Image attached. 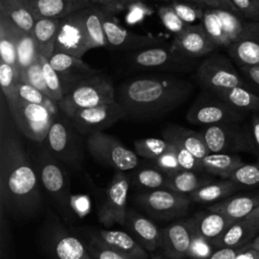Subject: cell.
I'll use <instances>...</instances> for the list:
<instances>
[{"label": "cell", "mask_w": 259, "mask_h": 259, "mask_svg": "<svg viewBox=\"0 0 259 259\" xmlns=\"http://www.w3.org/2000/svg\"><path fill=\"white\" fill-rule=\"evenodd\" d=\"M158 16L162 24L174 35L180 34L189 25L178 16L170 4L160 6L158 9Z\"/></svg>", "instance_id": "obj_45"}, {"label": "cell", "mask_w": 259, "mask_h": 259, "mask_svg": "<svg viewBox=\"0 0 259 259\" xmlns=\"http://www.w3.org/2000/svg\"><path fill=\"white\" fill-rule=\"evenodd\" d=\"M126 112L117 101L83 108L72 114L69 119L81 135L102 132L117 120L125 118Z\"/></svg>", "instance_id": "obj_15"}, {"label": "cell", "mask_w": 259, "mask_h": 259, "mask_svg": "<svg viewBox=\"0 0 259 259\" xmlns=\"http://www.w3.org/2000/svg\"><path fill=\"white\" fill-rule=\"evenodd\" d=\"M259 258V251L251 249L248 247L244 249L242 252H240L234 259H258Z\"/></svg>", "instance_id": "obj_55"}, {"label": "cell", "mask_w": 259, "mask_h": 259, "mask_svg": "<svg viewBox=\"0 0 259 259\" xmlns=\"http://www.w3.org/2000/svg\"><path fill=\"white\" fill-rule=\"evenodd\" d=\"M0 14L26 32L32 31L36 21L28 0H0Z\"/></svg>", "instance_id": "obj_30"}, {"label": "cell", "mask_w": 259, "mask_h": 259, "mask_svg": "<svg viewBox=\"0 0 259 259\" xmlns=\"http://www.w3.org/2000/svg\"><path fill=\"white\" fill-rule=\"evenodd\" d=\"M259 233V226L241 219L234 221L223 235L212 242L215 248H238L246 246Z\"/></svg>", "instance_id": "obj_28"}, {"label": "cell", "mask_w": 259, "mask_h": 259, "mask_svg": "<svg viewBox=\"0 0 259 259\" xmlns=\"http://www.w3.org/2000/svg\"><path fill=\"white\" fill-rule=\"evenodd\" d=\"M195 78L201 88L210 93L237 86L249 87L231 59L222 54H210L200 61Z\"/></svg>", "instance_id": "obj_10"}, {"label": "cell", "mask_w": 259, "mask_h": 259, "mask_svg": "<svg viewBox=\"0 0 259 259\" xmlns=\"http://www.w3.org/2000/svg\"><path fill=\"white\" fill-rule=\"evenodd\" d=\"M144 0H120L119 6H121V5H123V6H131V5H134V4L141 3Z\"/></svg>", "instance_id": "obj_60"}, {"label": "cell", "mask_w": 259, "mask_h": 259, "mask_svg": "<svg viewBox=\"0 0 259 259\" xmlns=\"http://www.w3.org/2000/svg\"><path fill=\"white\" fill-rule=\"evenodd\" d=\"M36 160L44 189L63 220L72 221L74 211L71 204L70 180L63 163L57 160L45 146L39 150Z\"/></svg>", "instance_id": "obj_4"}, {"label": "cell", "mask_w": 259, "mask_h": 259, "mask_svg": "<svg viewBox=\"0 0 259 259\" xmlns=\"http://www.w3.org/2000/svg\"><path fill=\"white\" fill-rule=\"evenodd\" d=\"M246 248L247 245L238 248H217L208 257L203 259H234Z\"/></svg>", "instance_id": "obj_54"}, {"label": "cell", "mask_w": 259, "mask_h": 259, "mask_svg": "<svg viewBox=\"0 0 259 259\" xmlns=\"http://www.w3.org/2000/svg\"><path fill=\"white\" fill-rule=\"evenodd\" d=\"M240 189L241 187L239 185H237L230 179H225L213 183H207L199 187L198 189L190 192L188 196L190 197L191 201L207 203L225 199Z\"/></svg>", "instance_id": "obj_33"}, {"label": "cell", "mask_w": 259, "mask_h": 259, "mask_svg": "<svg viewBox=\"0 0 259 259\" xmlns=\"http://www.w3.org/2000/svg\"><path fill=\"white\" fill-rule=\"evenodd\" d=\"M128 186L126 175L122 171H118L107 187L104 201L99 209L98 219L106 227H110L113 224H125Z\"/></svg>", "instance_id": "obj_17"}, {"label": "cell", "mask_w": 259, "mask_h": 259, "mask_svg": "<svg viewBox=\"0 0 259 259\" xmlns=\"http://www.w3.org/2000/svg\"><path fill=\"white\" fill-rule=\"evenodd\" d=\"M184 1L201 4V5H204L206 7H210V8L227 9V10H231V11L240 13L238 11V9L235 7V5L232 3L231 0H184Z\"/></svg>", "instance_id": "obj_53"}, {"label": "cell", "mask_w": 259, "mask_h": 259, "mask_svg": "<svg viewBox=\"0 0 259 259\" xmlns=\"http://www.w3.org/2000/svg\"><path fill=\"white\" fill-rule=\"evenodd\" d=\"M11 232L8 223V215L0 207V259L11 258Z\"/></svg>", "instance_id": "obj_48"}, {"label": "cell", "mask_w": 259, "mask_h": 259, "mask_svg": "<svg viewBox=\"0 0 259 259\" xmlns=\"http://www.w3.org/2000/svg\"><path fill=\"white\" fill-rule=\"evenodd\" d=\"M199 60L182 55L171 45L153 47L126 56L131 69L159 73H189L196 70Z\"/></svg>", "instance_id": "obj_5"}, {"label": "cell", "mask_w": 259, "mask_h": 259, "mask_svg": "<svg viewBox=\"0 0 259 259\" xmlns=\"http://www.w3.org/2000/svg\"><path fill=\"white\" fill-rule=\"evenodd\" d=\"M6 103L3 95L0 122V207L8 218L27 220L40 212L42 196L35 170L15 133L14 120L5 114Z\"/></svg>", "instance_id": "obj_1"}, {"label": "cell", "mask_w": 259, "mask_h": 259, "mask_svg": "<svg viewBox=\"0 0 259 259\" xmlns=\"http://www.w3.org/2000/svg\"><path fill=\"white\" fill-rule=\"evenodd\" d=\"M200 162L203 171L224 179H228L233 171L244 164L239 156L225 153H210Z\"/></svg>", "instance_id": "obj_34"}, {"label": "cell", "mask_w": 259, "mask_h": 259, "mask_svg": "<svg viewBox=\"0 0 259 259\" xmlns=\"http://www.w3.org/2000/svg\"><path fill=\"white\" fill-rule=\"evenodd\" d=\"M155 162H156L158 169L162 170L163 172H165L167 174H172L174 172L182 170L178 163L176 155L174 154V152L171 149L168 152L161 155L159 158L155 159Z\"/></svg>", "instance_id": "obj_49"}, {"label": "cell", "mask_w": 259, "mask_h": 259, "mask_svg": "<svg viewBox=\"0 0 259 259\" xmlns=\"http://www.w3.org/2000/svg\"><path fill=\"white\" fill-rule=\"evenodd\" d=\"M238 11L247 19L259 21V8L252 0H231Z\"/></svg>", "instance_id": "obj_50"}, {"label": "cell", "mask_w": 259, "mask_h": 259, "mask_svg": "<svg viewBox=\"0 0 259 259\" xmlns=\"http://www.w3.org/2000/svg\"><path fill=\"white\" fill-rule=\"evenodd\" d=\"M19 81V72L10 65L0 61V85L12 118L16 115L18 107L17 85Z\"/></svg>", "instance_id": "obj_35"}, {"label": "cell", "mask_w": 259, "mask_h": 259, "mask_svg": "<svg viewBox=\"0 0 259 259\" xmlns=\"http://www.w3.org/2000/svg\"><path fill=\"white\" fill-rule=\"evenodd\" d=\"M114 101L115 88L110 79L97 73L76 84L58 103L63 114L70 117L79 109Z\"/></svg>", "instance_id": "obj_6"}, {"label": "cell", "mask_w": 259, "mask_h": 259, "mask_svg": "<svg viewBox=\"0 0 259 259\" xmlns=\"http://www.w3.org/2000/svg\"><path fill=\"white\" fill-rule=\"evenodd\" d=\"M86 147L96 162L119 171L134 169L139 162L136 152L125 148L117 139L103 132L91 134L86 141Z\"/></svg>", "instance_id": "obj_11"}, {"label": "cell", "mask_w": 259, "mask_h": 259, "mask_svg": "<svg viewBox=\"0 0 259 259\" xmlns=\"http://www.w3.org/2000/svg\"><path fill=\"white\" fill-rule=\"evenodd\" d=\"M134 148L138 156L155 160L170 150V144L164 139L146 138L135 141Z\"/></svg>", "instance_id": "obj_39"}, {"label": "cell", "mask_w": 259, "mask_h": 259, "mask_svg": "<svg viewBox=\"0 0 259 259\" xmlns=\"http://www.w3.org/2000/svg\"><path fill=\"white\" fill-rule=\"evenodd\" d=\"M167 175V173L160 169L145 168L134 174L133 181L136 185L144 189H158L165 187Z\"/></svg>", "instance_id": "obj_40"}, {"label": "cell", "mask_w": 259, "mask_h": 259, "mask_svg": "<svg viewBox=\"0 0 259 259\" xmlns=\"http://www.w3.org/2000/svg\"><path fill=\"white\" fill-rule=\"evenodd\" d=\"M254 2V4L259 8V0H252Z\"/></svg>", "instance_id": "obj_62"}, {"label": "cell", "mask_w": 259, "mask_h": 259, "mask_svg": "<svg viewBox=\"0 0 259 259\" xmlns=\"http://www.w3.org/2000/svg\"><path fill=\"white\" fill-rule=\"evenodd\" d=\"M54 118L55 116L44 105L19 99L13 120L18 131L26 138L36 143H44Z\"/></svg>", "instance_id": "obj_16"}, {"label": "cell", "mask_w": 259, "mask_h": 259, "mask_svg": "<svg viewBox=\"0 0 259 259\" xmlns=\"http://www.w3.org/2000/svg\"><path fill=\"white\" fill-rule=\"evenodd\" d=\"M39 57L40 54L32 33L22 30L17 40V61L19 72L37 61Z\"/></svg>", "instance_id": "obj_38"}, {"label": "cell", "mask_w": 259, "mask_h": 259, "mask_svg": "<svg viewBox=\"0 0 259 259\" xmlns=\"http://www.w3.org/2000/svg\"><path fill=\"white\" fill-rule=\"evenodd\" d=\"M39 241L51 259H93L86 245L65 228L51 208H47Z\"/></svg>", "instance_id": "obj_7"}, {"label": "cell", "mask_w": 259, "mask_h": 259, "mask_svg": "<svg viewBox=\"0 0 259 259\" xmlns=\"http://www.w3.org/2000/svg\"><path fill=\"white\" fill-rule=\"evenodd\" d=\"M153 259H166V258H161V257H155ZM167 259H170V258H167Z\"/></svg>", "instance_id": "obj_63"}, {"label": "cell", "mask_w": 259, "mask_h": 259, "mask_svg": "<svg viewBox=\"0 0 259 259\" xmlns=\"http://www.w3.org/2000/svg\"><path fill=\"white\" fill-rule=\"evenodd\" d=\"M259 205V191L229 196L207 207L208 210L224 213L233 221L245 219Z\"/></svg>", "instance_id": "obj_25"}, {"label": "cell", "mask_w": 259, "mask_h": 259, "mask_svg": "<svg viewBox=\"0 0 259 259\" xmlns=\"http://www.w3.org/2000/svg\"><path fill=\"white\" fill-rule=\"evenodd\" d=\"M170 144V149L174 152L176 155V158L178 160V163L182 170H189V171H203L200 159L193 156L189 151L184 149L182 146L168 142Z\"/></svg>", "instance_id": "obj_46"}, {"label": "cell", "mask_w": 259, "mask_h": 259, "mask_svg": "<svg viewBox=\"0 0 259 259\" xmlns=\"http://www.w3.org/2000/svg\"><path fill=\"white\" fill-rule=\"evenodd\" d=\"M40 62H41L44 77L49 90L50 97L59 102L64 96V91L62 88L60 78L57 72L55 71V69L51 66L48 58L40 56Z\"/></svg>", "instance_id": "obj_44"}, {"label": "cell", "mask_w": 259, "mask_h": 259, "mask_svg": "<svg viewBox=\"0 0 259 259\" xmlns=\"http://www.w3.org/2000/svg\"><path fill=\"white\" fill-rule=\"evenodd\" d=\"M98 3H100L102 5V7H104L107 10H111L114 9V7L119 6V2L120 0H96Z\"/></svg>", "instance_id": "obj_57"}, {"label": "cell", "mask_w": 259, "mask_h": 259, "mask_svg": "<svg viewBox=\"0 0 259 259\" xmlns=\"http://www.w3.org/2000/svg\"><path fill=\"white\" fill-rule=\"evenodd\" d=\"M90 241L109 249L125 259H149L148 252L133 236L118 230H97L90 233Z\"/></svg>", "instance_id": "obj_19"}, {"label": "cell", "mask_w": 259, "mask_h": 259, "mask_svg": "<svg viewBox=\"0 0 259 259\" xmlns=\"http://www.w3.org/2000/svg\"><path fill=\"white\" fill-rule=\"evenodd\" d=\"M162 136L167 142L176 143L182 146L200 160L210 154L201 133L194 132L181 125L170 124L163 131Z\"/></svg>", "instance_id": "obj_26"}, {"label": "cell", "mask_w": 259, "mask_h": 259, "mask_svg": "<svg viewBox=\"0 0 259 259\" xmlns=\"http://www.w3.org/2000/svg\"><path fill=\"white\" fill-rule=\"evenodd\" d=\"M192 241V228L189 220L178 221L162 230L161 248L170 259L187 258Z\"/></svg>", "instance_id": "obj_22"}, {"label": "cell", "mask_w": 259, "mask_h": 259, "mask_svg": "<svg viewBox=\"0 0 259 259\" xmlns=\"http://www.w3.org/2000/svg\"><path fill=\"white\" fill-rule=\"evenodd\" d=\"M19 80L24 83L32 85L33 87L37 88L38 90H40L42 93H45L50 97L49 90L44 77L40 57L37 61H35L29 67L19 72Z\"/></svg>", "instance_id": "obj_43"}, {"label": "cell", "mask_w": 259, "mask_h": 259, "mask_svg": "<svg viewBox=\"0 0 259 259\" xmlns=\"http://www.w3.org/2000/svg\"><path fill=\"white\" fill-rule=\"evenodd\" d=\"M231 181L242 187H254L259 185V166L256 164H243L231 173Z\"/></svg>", "instance_id": "obj_42"}, {"label": "cell", "mask_w": 259, "mask_h": 259, "mask_svg": "<svg viewBox=\"0 0 259 259\" xmlns=\"http://www.w3.org/2000/svg\"><path fill=\"white\" fill-rule=\"evenodd\" d=\"M246 112L235 109L225 101L203 90L186 112V119L193 124L209 125L222 122H240Z\"/></svg>", "instance_id": "obj_12"}, {"label": "cell", "mask_w": 259, "mask_h": 259, "mask_svg": "<svg viewBox=\"0 0 259 259\" xmlns=\"http://www.w3.org/2000/svg\"><path fill=\"white\" fill-rule=\"evenodd\" d=\"M86 248L93 259H125L121 255H119L109 249L100 247L97 244L93 243L92 241H90L86 245Z\"/></svg>", "instance_id": "obj_51"}, {"label": "cell", "mask_w": 259, "mask_h": 259, "mask_svg": "<svg viewBox=\"0 0 259 259\" xmlns=\"http://www.w3.org/2000/svg\"><path fill=\"white\" fill-rule=\"evenodd\" d=\"M252 127L240 122H222L205 125L201 135L210 153H257Z\"/></svg>", "instance_id": "obj_9"}, {"label": "cell", "mask_w": 259, "mask_h": 259, "mask_svg": "<svg viewBox=\"0 0 259 259\" xmlns=\"http://www.w3.org/2000/svg\"><path fill=\"white\" fill-rule=\"evenodd\" d=\"M207 183H209V180L197 175L196 171L180 170L167 175L165 188L184 194H189Z\"/></svg>", "instance_id": "obj_36"}, {"label": "cell", "mask_w": 259, "mask_h": 259, "mask_svg": "<svg viewBox=\"0 0 259 259\" xmlns=\"http://www.w3.org/2000/svg\"><path fill=\"white\" fill-rule=\"evenodd\" d=\"M44 145L63 164L76 170L81 169L84 158L81 134L66 115L54 118Z\"/></svg>", "instance_id": "obj_8"}, {"label": "cell", "mask_w": 259, "mask_h": 259, "mask_svg": "<svg viewBox=\"0 0 259 259\" xmlns=\"http://www.w3.org/2000/svg\"><path fill=\"white\" fill-rule=\"evenodd\" d=\"M178 16L187 24H196L201 21L204 8L206 6L188 2L184 0H175L170 3Z\"/></svg>", "instance_id": "obj_41"}, {"label": "cell", "mask_w": 259, "mask_h": 259, "mask_svg": "<svg viewBox=\"0 0 259 259\" xmlns=\"http://www.w3.org/2000/svg\"><path fill=\"white\" fill-rule=\"evenodd\" d=\"M200 23L202 24L207 35L217 45L218 48H228L231 45V41L225 32L222 20L215 8L205 7Z\"/></svg>", "instance_id": "obj_37"}, {"label": "cell", "mask_w": 259, "mask_h": 259, "mask_svg": "<svg viewBox=\"0 0 259 259\" xmlns=\"http://www.w3.org/2000/svg\"><path fill=\"white\" fill-rule=\"evenodd\" d=\"M104 7L89 6L61 19L55 51L82 58L88 51L106 47V36L102 25Z\"/></svg>", "instance_id": "obj_3"}, {"label": "cell", "mask_w": 259, "mask_h": 259, "mask_svg": "<svg viewBox=\"0 0 259 259\" xmlns=\"http://www.w3.org/2000/svg\"><path fill=\"white\" fill-rule=\"evenodd\" d=\"M49 62L60 78L64 95L80 81L99 73L85 63L82 58L63 52L55 51L49 58Z\"/></svg>", "instance_id": "obj_18"}, {"label": "cell", "mask_w": 259, "mask_h": 259, "mask_svg": "<svg viewBox=\"0 0 259 259\" xmlns=\"http://www.w3.org/2000/svg\"><path fill=\"white\" fill-rule=\"evenodd\" d=\"M239 72L252 91L259 92V66L239 67Z\"/></svg>", "instance_id": "obj_52"}, {"label": "cell", "mask_w": 259, "mask_h": 259, "mask_svg": "<svg viewBox=\"0 0 259 259\" xmlns=\"http://www.w3.org/2000/svg\"><path fill=\"white\" fill-rule=\"evenodd\" d=\"M251 127H252V132H253V136H254V140L257 146V149L259 151V116L258 115H253L252 119H251Z\"/></svg>", "instance_id": "obj_56"}, {"label": "cell", "mask_w": 259, "mask_h": 259, "mask_svg": "<svg viewBox=\"0 0 259 259\" xmlns=\"http://www.w3.org/2000/svg\"><path fill=\"white\" fill-rule=\"evenodd\" d=\"M189 222L197 234L212 243L223 235L234 221L224 213L207 209V211L198 212L189 219Z\"/></svg>", "instance_id": "obj_27"}, {"label": "cell", "mask_w": 259, "mask_h": 259, "mask_svg": "<svg viewBox=\"0 0 259 259\" xmlns=\"http://www.w3.org/2000/svg\"><path fill=\"white\" fill-rule=\"evenodd\" d=\"M171 46L182 55L193 59L208 56L218 48L200 22L190 24L180 34L174 35Z\"/></svg>", "instance_id": "obj_20"}, {"label": "cell", "mask_w": 259, "mask_h": 259, "mask_svg": "<svg viewBox=\"0 0 259 259\" xmlns=\"http://www.w3.org/2000/svg\"><path fill=\"white\" fill-rule=\"evenodd\" d=\"M248 247L259 251V236H256L250 243H248Z\"/></svg>", "instance_id": "obj_59"}, {"label": "cell", "mask_w": 259, "mask_h": 259, "mask_svg": "<svg viewBox=\"0 0 259 259\" xmlns=\"http://www.w3.org/2000/svg\"><path fill=\"white\" fill-rule=\"evenodd\" d=\"M102 25L107 41L106 47L112 51L130 54L153 47L168 45L161 37L140 34L124 28L112 16L111 11L105 8L102 15Z\"/></svg>", "instance_id": "obj_14"}, {"label": "cell", "mask_w": 259, "mask_h": 259, "mask_svg": "<svg viewBox=\"0 0 259 259\" xmlns=\"http://www.w3.org/2000/svg\"><path fill=\"white\" fill-rule=\"evenodd\" d=\"M136 201L152 217L171 220L186 214L191 199L184 193L162 187L137 195Z\"/></svg>", "instance_id": "obj_13"}, {"label": "cell", "mask_w": 259, "mask_h": 259, "mask_svg": "<svg viewBox=\"0 0 259 259\" xmlns=\"http://www.w3.org/2000/svg\"><path fill=\"white\" fill-rule=\"evenodd\" d=\"M61 19L40 18L35 21L31 31L40 56L50 58L55 52V42L59 32Z\"/></svg>", "instance_id": "obj_32"}, {"label": "cell", "mask_w": 259, "mask_h": 259, "mask_svg": "<svg viewBox=\"0 0 259 259\" xmlns=\"http://www.w3.org/2000/svg\"><path fill=\"white\" fill-rule=\"evenodd\" d=\"M245 219L252 222L253 224L259 226V205L249 215H247Z\"/></svg>", "instance_id": "obj_58"}, {"label": "cell", "mask_w": 259, "mask_h": 259, "mask_svg": "<svg viewBox=\"0 0 259 259\" xmlns=\"http://www.w3.org/2000/svg\"><path fill=\"white\" fill-rule=\"evenodd\" d=\"M193 85L172 74H147L131 78L115 89V100L125 118L149 121L181 106L192 94Z\"/></svg>", "instance_id": "obj_2"}, {"label": "cell", "mask_w": 259, "mask_h": 259, "mask_svg": "<svg viewBox=\"0 0 259 259\" xmlns=\"http://www.w3.org/2000/svg\"><path fill=\"white\" fill-rule=\"evenodd\" d=\"M258 259H259V258H258Z\"/></svg>", "instance_id": "obj_64"}, {"label": "cell", "mask_w": 259, "mask_h": 259, "mask_svg": "<svg viewBox=\"0 0 259 259\" xmlns=\"http://www.w3.org/2000/svg\"><path fill=\"white\" fill-rule=\"evenodd\" d=\"M215 249L217 248L212 245V243H210L209 241H207L206 239L201 237L199 234H197L192 229V241H191V245H190V248L188 251L187 258L203 259V258L208 257Z\"/></svg>", "instance_id": "obj_47"}, {"label": "cell", "mask_w": 259, "mask_h": 259, "mask_svg": "<svg viewBox=\"0 0 259 259\" xmlns=\"http://www.w3.org/2000/svg\"><path fill=\"white\" fill-rule=\"evenodd\" d=\"M154 1H156V2H163V3H167V2H173V1H175V0H154Z\"/></svg>", "instance_id": "obj_61"}, {"label": "cell", "mask_w": 259, "mask_h": 259, "mask_svg": "<svg viewBox=\"0 0 259 259\" xmlns=\"http://www.w3.org/2000/svg\"><path fill=\"white\" fill-rule=\"evenodd\" d=\"M35 19H63L93 3V0H28Z\"/></svg>", "instance_id": "obj_24"}, {"label": "cell", "mask_w": 259, "mask_h": 259, "mask_svg": "<svg viewBox=\"0 0 259 259\" xmlns=\"http://www.w3.org/2000/svg\"><path fill=\"white\" fill-rule=\"evenodd\" d=\"M124 225L134 239L147 251L153 252L161 247L162 230L146 217L134 211L126 212Z\"/></svg>", "instance_id": "obj_23"}, {"label": "cell", "mask_w": 259, "mask_h": 259, "mask_svg": "<svg viewBox=\"0 0 259 259\" xmlns=\"http://www.w3.org/2000/svg\"><path fill=\"white\" fill-rule=\"evenodd\" d=\"M235 109L248 112L259 111V95L249 87L237 86L212 93Z\"/></svg>", "instance_id": "obj_31"}, {"label": "cell", "mask_w": 259, "mask_h": 259, "mask_svg": "<svg viewBox=\"0 0 259 259\" xmlns=\"http://www.w3.org/2000/svg\"><path fill=\"white\" fill-rule=\"evenodd\" d=\"M22 29L0 14V61L19 72L17 61V40Z\"/></svg>", "instance_id": "obj_29"}, {"label": "cell", "mask_w": 259, "mask_h": 259, "mask_svg": "<svg viewBox=\"0 0 259 259\" xmlns=\"http://www.w3.org/2000/svg\"><path fill=\"white\" fill-rule=\"evenodd\" d=\"M227 51L238 67L259 66V21H247L242 35Z\"/></svg>", "instance_id": "obj_21"}]
</instances>
